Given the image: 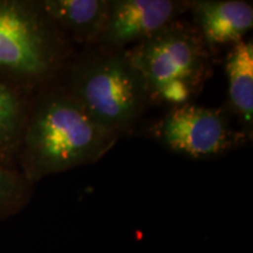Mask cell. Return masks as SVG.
<instances>
[{
  "instance_id": "cell-5",
  "label": "cell",
  "mask_w": 253,
  "mask_h": 253,
  "mask_svg": "<svg viewBox=\"0 0 253 253\" xmlns=\"http://www.w3.org/2000/svg\"><path fill=\"white\" fill-rule=\"evenodd\" d=\"M157 136L172 151L199 160L227 153L242 137L220 109L190 102L173 106L158 125Z\"/></svg>"
},
{
  "instance_id": "cell-3",
  "label": "cell",
  "mask_w": 253,
  "mask_h": 253,
  "mask_svg": "<svg viewBox=\"0 0 253 253\" xmlns=\"http://www.w3.org/2000/svg\"><path fill=\"white\" fill-rule=\"evenodd\" d=\"M71 95L91 119L118 136L130 128L149 100L143 79L125 53L84 62L75 72Z\"/></svg>"
},
{
  "instance_id": "cell-10",
  "label": "cell",
  "mask_w": 253,
  "mask_h": 253,
  "mask_svg": "<svg viewBox=\"0 0 253 253\" xmlns=\"http://www.w3.org/2000/svg\"><path fill=\"white\" fill-rule=\"evenodd\" d=\"M26 122V113L18 95L0 82V166L12 169Z\"/></svg>"
},
{
  "instance_id": "cell-1",
  "label": "cell",
  "mask_w": 253,
  "mask_h": 253,
  "mask_svg": "<svg viewBox=\"0 0 253 253\" xmlns=\"http://www.w3.org/2000/svg\"><path fill=\"white\" fill-rule=\"evenodd\" d=\"M118 135L91 119L72 95L55 93L27 119L18 157L28 182L100 160Z\"/></svg>"
},
{
  "instance_id": "cell-2",
  "label": "cell",
  "mask_w": 253,
  "mask_h": 253,
  "mask_svg": "<svg viewBox=\"0 0 253 253\" xmlns=\"http://www.w3.org/2000/svg\"><path fill=\"white\" fill-rule=\"evenodd\" d=\"M208 47L196 27L175 20L126 52L143 79L149 99L188 103L209 71Z\"/></svg>"
},
{
  "instance_id": "cell-8",
  "label": "cell",
  "mask_w": 253,
  "mask_h": 253,
  "mask_svg": "<svg viewBox=\"0 0 253 253\" xmlns=\"http://www.w3.org/2000/svg\"><path fill=\"white\" fill-rule=\"evenodd\" d=\"M41 7L52 23L71 32L79 41L102 36L109 13L106 0H46Z\"/></svg>"
},
{
  "instance_id": "cell-7",
  "label": "cell",
  "mask_w": 253,
  "mask_h": 253,
  "mask_svg": "<svg viewBox=\"0 0 253 253\" xmlns=\"http://www.w3.org/2000/svg\"><path fill=\"white\" fill-rule=\"evenodd\" d=\"M197 30L208 49L236 45L252 28L253 7L242 0H199L191 2Z\"/></svg>"
},
{
  "instance_id": "cell-4",
  "label": "cell",
  "mask_w": 253,
  "mask_h": 253,
  "mask_svg": "<svg viewBox=\"0 0 253 253\" xmlns=\"http://www.w3.org/2000/svg\"><path fill=\"white\" fill-rule=\"evenodd\" d=\"M61 55L55 25L41 5L0 0V67L24 80H42Z\"/></svg>"
},
{
  "instance_id": "cell-9",
  "label": "cell",
  "mask_w": 253,
  "mask_h": 253,
  "mask_svg": "<svg viewBox=\"0 0 253 253\" xmlns=\"http://www.w3.org/2000/svg\"><path fill=\"white\" fill-rule=\"evenodd\" d=\"M229 94L232 106L248 125L253 116V45L239 41L233 45L226 61Z\"/></svg>"
},
{
  "instance_id": "cell-6",
  "label": "cell",
  "mask_w": 253,
  "mask_h": 253,
  "mask_svg": "<svg viewBox=\"0 0 253 253\" xmlns=\"http://www.w3.org/2000/svg\"><path fill=\"white\" fill-rule=\"evenodd\" d=\"M185 7L186 2L172 0L110 1L108 18L100 38L114 48L140 42L177 20Z\"/></svg>"
},
{
  "instance_id": "cell-11",
  "label": "cell",
  "mask_w": 253,
  "mask_h": 253,
  "mask_svg": "<svg viewBox=\"0 0 253 253\" xmlns=\"http://www.w3.org/2000/svg\"><path fill=\"white\" fill-rule=\"evenodd\" d=\"M30 184L23 173L0 166V216L13 212L24 204Z\"/></svg>"
}]
</instances>
